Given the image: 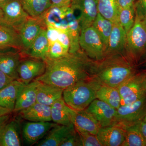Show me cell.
<instances>
[{
	"label": "cell",
	"mask_w": 146,
	"mask_h": 146,
	"mask_svg": "<svg viewBox=\"0 0 146 146\" xmlns=\"http://www.w3.org/2000/svg\"><path fill=\"white\" fill-rule=\"evenodd\" d=\"M46 71L36 80L63 90L91 77L94 60L81 49L54 60H46Z\"/></svg>",
	"instance_id": "obj_1"
},
{
	"label": "cell",
	"mask_w": 146,
	"mask_h": 146,
	"mask_svg": "<svg viewBox=\"0 0 146 146\" xmlns=\"http://www.w3.org/2000/svg\"><path fill=\"white\" fill-rule=\"evenodd\" d=\"M137 72V66L125 55L115 54L94 61L91 77L101 85L118 88Z\"/></svg>",
	"instance_id": "obj_2"
},
{
	"label": "cell",
	"mask_w": 146,
	"mask_h": 146,
	"mask_svg": "<svg viewBox=\"0 0 146 146\" xmlns=\"http://www.w3.org/2000/svg\"><path fill=\"white\" fill-rule=\"evenodd\" d=\"M100 86L91 77L80 80L64 89L63 99L72 109L78 110L86 109L97 99V91Z\"/></svg>",
	"instance_id": "obj_3"
},
{
	"label": "cell",
	"mask_w": 146,
	"mask_h": 146,
	"mask_svg": "<svg viewBox=\"0 0 146 146\" xmlns=\"http://www.w3.org/2000/svg\"><path fill=\"white\" fill-rule=\"evenodd\" d=\"M125 55L137 66L146 56V25L136 16L135 23L127 35Z\"/></svg>",
	"instance_id": "obj_4"
},
{
	"label": "cell",
	"mask_w": 146,
	"mask_h": 146,
	"mask_svg": "<svg viewBox=\"0 0 146 146\" xmlns=\"http://www.w3.org/2000/svg\"><path fill=\"white\" fill-rule=\"evenodd\" d=\"M146 114V95L133 103L116 110L114 125L127 127L142 121Z\"/></svg>",
	"instance_id": "obj_5"
},
{
	"label": "cell",
	"mask_w": 146,
	"mask_h": 146,
	"mask_svg": "<svg viewBox=\"0 0 146 146\" xmlns=\"http://www.w3.org/2000/svg\"><path fill=\"white\" fill-rule=\"evenodd\" d=\"M145 71L138 72L118 87L121 98V105L130 104L146 95Z\"/></svg>",
	"instance_id": "obj_6"
},
{
	"label": "cell",
	"mask_w": 146,
	"mask_h": 146,
	"mask_svg": "<svg viewBox=\"0 0 146 146\" xmlns=\"http://www.w3.org/2000/svg\"><path fill=\"white\" fill-rule=\"evenodd\" d=\"M3 17L0 22L14 28L19 32L30 17L20 0H4L0 2Z\"/></svg>",
	"instance_id": "obj_7"
},
{
	"label": "cell",
	"mask_w": 146,
	"mask_h": 146,
	"mask_svg": "<svg viewBox=\"0 0 146 146\" xmlns=\"http://www.w3.org/2000/svg\"><path fill=\"white\" fill-rule=\"evenodd\" d=\"M79 44L80 49L92 60L99 61L104 58V46L93 27L81 31Z\"/></svg>",
	"instance_id": "obj_8"
},
{
	"label": "cell",
	"mask_w": 146,
	"mask_h": 146,
	"mask_svg": "<svg viewBox=\"0 0 146 146\" xmlns=\"http://www.w3.org/2000/svg\"><path fill=\"white\" fill-rule=\"evenodd\" d=\"M70 7L81 31L92 26L98 13L96 0H71Z\"/></svg>",
	"instance_id": "obj_9"
},
{
	"label": "cell",
	"mask_w": 146,
	"mask_h": 146,
	"mask_svg": "<svg viewBox=\"0 0 146 146\" xmlns=\"http://www.w3.org/2000/svg\"><path fill=\"white\" fill-rule=\"evenodd\" d=\"M46 69L44 60L29 57L22 58L18 68L19 80L27 84L42 75Z\"/></svg>",
	"instance_id": "obj_10"
},
{
	"label": "cell",
	"mask_w": 146,
	"mask_h": 146,
	"mask_svg": "<svg viewBox=\"0 0 146 146\" xmlns=\"http://www.w3.org/2000/svg\"><path fill=\"white\" fill-rule=\"evenodd\" d=\"M68 110L71 122L76 130L96 135L100 126L94 117L86 109L75 110L68 106Z\"/></svg>",
	"instance_id": "obj_11"
},
{
	"label": "cell",
	"mask_w": 146,
	"mask_h": 146,
	"mask_svg": "<svg viewBox=\"0 0 146 146\" xmlns=\"http://www.w3.org/2000/svg\"><path fill=\"white\" fill-rule=\"evenodd\" d=\"M86 110L96 120L101 127L114 125L117 109L104 102L96 99Z\"/></svg>",
	"instance_id": "obj_12"
},
{
	"label": "cell",
	"mask_w": 146,
	"mask_h": 146,
	"mask_svg": "<svg viewBox=\"0 0 146 146\" xmlns=\"http://www.w3.org/2000/svg\"><path fill=\"white\" fill-rule=\"evenodd\" d=\"M57 125L51 121H29L25 123L22 130L24 141L28 145H33L37 143L52 127Z\"/></svg>",
	"instance_id": "obj_13"
},
{
	"label": "cell",
	"mask_w": 146,
	"mask_h": 146,
	"mask_svg": "<svg viewBox=\"0 0 146 146\" xmlns=\"http://www.w3.org/2000/svg\"><path fill=\"white\" fill-rule=\"evenodd\" d=\"M44 27H46V26L40 16H30L18 32L23 46L21 53L23 54L29 49Z\"/></svg>",
	"instance_id": "obj_14"
},
{
	"label": "cell",
	"mask_w": 146,
	"mask_h": 146,
	"mask_svg": "<svg viewBox=\"0 0 146 146\" xmlns=\"http://www.w3.org/2000/svg\"><path fill=\"white\" fill-rule=\"evenodd\" d=\"M127 33L119 23L113 24L112 32L104 52V57L113 55H125Z\"/></svg>",
	"instance_id": "obj_15"
},
{
	"label": "cell",
	"mask_w": 146,
	"mask_h": 146,
	"mask_svg": "<svg viewBox=\"0 0 146 146\" xmlns=\"http://www.w3.org/2000/svg\"><path fill=\"white\" fill-rule=\"evenodd\" d=\"M125 134V127L113 125L100 128L96 136L102 146H122Z\"/></svg>",
	"instance_id": "obj_16"
},
{
	"label": "cell",
	"mask_w": 146,
	"mask_h": 146,
	"mask_svg": "<svg viewBox=\"0 0 146 146\" xmlns=\"http://www.w3.org/2000/svg\"><path fill=\"white\" fill-rule=\"evenodd\" d=\"M40 81L35 80L27 84H23L18 91L13 112H19L36 102L37 87Z\"/></svg>",
	"instance_id": "obj_17"
},
{
	"label": "cell",
	"mask_w": 146,
	"mask_h": 146,
	"mask_svg": "<svg viewBox=\"0 0 146 146\" xmlns=\"http://www.w3.org/2000/svg\"><path fill=\"white\" fill-rule=\"evenodd\" d=\"M0 50V70L14 80H19L18 70L22 58L19 50Z\"/></svg>",
	"instance_id": "obj_18"
},
{
	"label": "cell",
	"mask_w": 146,
	"mask_h": 146,
	"mask_svg": "<svg viewBox=\"0 0 146 146\" xmlns=\"http://www.w3.org/2000/svg\"><path fill=\"white\" fill-rule=\"evenodd\" d=\"M70 7H63L52 5L40 17L46 26L53 27L59 30L67 32L68 23L66 13Z\"/></svg>",
	"instance_id": "obj_19"
},
{
	"label": "cell",
	"mask_w": 146,
	"mask_h": 146,
	"mask_svg": "<svg viewBox=\"0 0 146 146\" xmlns=\"http://www.w3.org/2000/svg\"><path fill=\"white\" fill-rule=\"evenodd\" d=\"M75 130L73 123L66 125H57L49 131L44 139L36 143V146H60V144Z\"/></svg>",
	"instance_id": "obj_20"
},
{
	"label": "cell",
	"mask_w": 146,
	"mask_h": 146,
	"mask_svg": "<svg viewBox=\"0 0 146 146\" xmlns=\"http://www.w3.org/2000/svg\"><path fill=\"white\" fill-rule=\"evenodd\" d=\"M15 49L22 52L23 44L18 32L13 27L0 22V50Z\"/></svg>",
	"instance_id": "obj_21"
},
{
	"label": "cell",
	"mask_w": 146,
	"mask_h": 146,
	"mask_svg": "<svg viewBox=\"0 0 146 146\" xmlns=\"http://www.w3.org/2000/svg\"><path fill=\"white\" fill-rule=\"evenodd\" d=\"M20 121L10 120L0 130V146H21L22 139Z\"/></svg>",
	"instance_id": "obj_22"
},
{
	"label": "cell",
	"mask_w": 146,
	"mask_h": 146,
	"mask_svg": "<svg viewBox=\"0 0 146 146\" xmlns=\"http://www.w3.org/2000/svg\"><path fill=\"white\" fill-rule=\"evenodd\" d=\"M24 119L31 122L52 121L50 106L36 102L32 106L19 112Z\"/></svg>",
	"instance_id": "obj_23"
},
{
	"label": "cell",
	"mask_w": 146,
	"mask_h": 146,
	"mask_svg": "<svg viewBox=\"0 0 146 146\" xmlns=\"http://www.w3.org/2000/svg\"><path fill=\"white\" fill-rule=\"evenodd\" d=\"M49 48V43L47 38L46 27H44L29 49L23 54L27 55V57L45 60L46 58Z\"/></svg>",
	"instance_id": "obj_24"
},
{
	"label": "cell",
	"mask_w": 146,
	"mask_h": 146,
	"mask_svg": "<svg viewBox=\"0 0 146 146\" xmlns=\"http://www.w3.org/2000/svg\"><path fill=\"white\" fill-rule=\"evenodd\" d=\"M63 89L40 82L37 87L36 102L50 106L63 97Z\"/></svg>",
	"instance_id": "obj_25"
},
{
	"label": "cell",
	"mask_w": 146,
	"mask_h": 146,
	"mask_svg": "<svg viewBox=\"0 0 146 146\" xmlns=\"http://www.w3.org/2000/svg\"><path fill=\"white\" fill-rule=\"evenodd\" d=\"M66 19L68 23L67 33L70 44L69 52L73 53L81 50L79 44L81 29L78 21L70 7L66 13Z\"/></svg>",
	"instance_id": "obj_26"
},
{
	"label": "cell",
	"mask_w": 146,
	"mask_h": 146,
	"mask_svg": "<svg viewBox=\"0 0 146 146\" xmlns=\"http://www.w3.org/2000/svg\"><path fill=\"white\" fill-rule=\"evenodd\" d=\"M23 84L20 80H15L0 91V106L13 112L18 91Z\"/></svg>",
	"instance_id": "obj_27"
},
{
	"label": "cell",
	"mask_w": 146,
	"mask_h": 146,
	"mask_svg": "<svg viewBox=\"0 0 146 146\" xmlns=\"http://www.w3.org/2000/svg\"><path fill=\"white\" fill-rule=\"evenodd\" d=\"M68 107L63 97L55 102L50 106L52 121L60 125H69L72 123L68 112Z\"/></svg>",
	"instance_id": "obj_28"
},
{
	"label": "cell",
	"mask_w": 146,
	"mask_h": 146,
	"mask_svg": "<svg viewBox=\"0 0 146 146\" xmlns=\"http://www.w3.org/2000/svg\"><path fill=\"white\" fill-rule=\"evenodd\" d=\"M96 98L118 109L121 106V98L118 88L102 85L97 91Z\"/></svg>",
	"instance_id": "obj_29"
},
{
	"label": "cell",
	"mask_w": 146,
	"mask_h": 146,
	"mask_svg": "<svg viewBox=\"0 0 146 146\" xmlns=\"http://www.w3.org/2000/svg\"><path fill=\"white\" fill-rule=\"evenodd\" d=\"M98 12L113 24L119 23L120 7L117 0H96Z\"/></svg>",
	"instance_id": "obj_30"
},
{
	"label": "cell",
	"mask_w": 146,
	"mask_h": 146,
	"mask_svg": "<svg viewBox=\"0 0 146 146\" xmlns=\"http://www.w3.org/2000/svg\"><path fill=\"white\" fill-rule=\"evenodd\" d=\"M29 16L38 17L43 15L52 6L50 0H20Z\"/></svg>",
	"instance_id": "obj_31"
},
{
	"label": "cell",
	"mask_w": 146,
	"mask_h": 146,
	"mask_svg": "<svg viewBox=\"0 0 146 146\" xmlns=\"http://www.w3.org/2000/svg\"><path fill=\"white\" fill-rule=\"evenodd\" d=\"M113 23L111 21L106 19L98 13L92 26L96 30L101 39L104 46V52L107 46L110 36L112 32Z\"/></svg>",
	"instance_id": "obj_32"
},
{
	"label": "cell",
	"mask_w": 146,
	"mask_h": 146,
	"mask_svg": "<svg viewBox=\"0 0 146 146\" xmlns=\"http://www.w3.org/2000/svg\"><path fill=\"white\" fill-rule=\"evenodd\" d=\"M122 146H146V142L138 123L126 127L125 139Z\"/></svg>",
	"instance_id": "obj_33"
},
{
	"label": "cell",
	"mask_w": 146,
	"mask_h": 146,
	"mask_svg": "<svg viewBox=\"0 0 146 146\" xmlns=\"http://www.w3.org/2000/svg\"><path fill=\"white\" fill-rule=\"evenodd\" d=\"M136 13L134 5L126 8H120L118 21L127 35L135 23Z\"/></svg>",
	"instance_id": "obj_34"
},
{
	"label": "cell",
	"mask_w": 146,
	"mask_h": 146,
	"mask_svg": "<svg viewBox=\"0 0 146 146\" xmlns=\"http://www.w3.org/2000/svg\"><path fill=\"white\" fill-rule=\"evenodd\" d=\"M69 52V50L65 48L60 42L58 41H56L49 45L46 58L45 60H56L63 57Z\"/></svg>",
	"instance_id": "obj_35"
},
{
	"label": "cell",
	"mask_w": 146,
	"mask_h": 146,
	"mask_svg": "<svg viewBox=\"0 0 146 146\" xmlns=\"http://www.w3.org/2000/svg\"><path fill=\"white\" fill-rule=\"evenodd\" d=\"M77 131L79 136L80 146H102L96 135L89 132Z\"/></svg>",
	"instance_id": "obj_36"
},
{
	"label": "cell",
	"mask_w": 146,
	"mask_h": 146,
	"mask_svg": "<svg viewBox=\"0 0 146 146\" xmlns=\"http://www.w3.org/2000/svg\"><path fill=\"white\" fill-rule=\"evenodd\" d=\"M134 7L136 17L144 20L146 16V0H137Z\"/></svg>",
	"instance_id": "obj_37"
},
{
	"label": "cell",
	"mask_w": 146,
	"mask_h": 146,
	"mask_svg": "<svg viewBox=\"0 0 146 146\" xmlns=\"http://www.w3.org/2000/svg\"><path fill=\"white\" fill-rule=\"evenodd\" d=\"M60 146H80L79 136L76 129L60 144Z\"/></svg>",
	"instance_id": "obj_38"
},
{
	"label": "cell",
	"mask_w": 146,
	"mask_h": 146,
	"mask_svg": "<svg viewBox=\"0 0 146 146\" xmlns=\"http://www.w3.org/2000/svg\"><path fill=\"white\" fill-rule=\"evenodd\" d=\"M60 32V30L53 27H46L47 36L49 45L58 40Z\"/></svg>",
	"instance_id": "obj_39"
},
{
	"label": "cell",
	"mask_w": 146,
	"mask_h": 146,
	"mask_svg": "<svg viewBox=\"0 0 146 146\" xmlns=\"http://www.w3.org/2000/svg\"><path fill=\"white\" fill-rule=\"evenodd\" d=\"M58 41L65 48L69 50L70 48V40L67 32L60 31Z\"/></svg>",
	"instance_id": "obj_40"
},
{
	"label": "cell",
	"mask_w": 146,
	"mask_h": 146,
	"mask_svg": "<svg viewBox=\"0 0 146 146\" xmlns=\"http://www.w3.org/2000/svg\"><path fill=\"white\" fill-rule=\"evenodd\" d=\"M15 80L0 70V91L2 90Z\"/></svg>",
	"instance_id": "obj_41"
},
{
	"label": "cell",
	"mask_w": 146,
	"mask_h": 146,
	"mask_svg": "<svg viewBox=\"0 0 146 146\" xmlns=\"http://www.w3.org/2000/svg\"><path fill=\"white\" fill-rule=\"evenodd\" d=\"M50 1L52 6L63 7L70 6L71 0H50Z\"/></svg>",
	"instance_id": "obj_42"
},
{
	"label": "cell",
	"mask_w": 146,
	"mask_h": 146,
	"mask_svg": "<svg viewBox=\"0 0 146 146\" xmlns=\"http://www.w3.org/2000/svg\"><path fill=\"white\" fill-rule=\"evenodd\" d=\"M137 0H117L120 8L129 7L134 5Z\"/></svg>",
	"instance_id": "obj_43"
},
{
	"label": "cell",
	"mask_w": 146,
	"mask_h": 146,
	"mask_svg": "<svg viewBox=\"0 0 146 146\" xmlns=\"http://www.w3.org/2000/svg\"><path fill=\"white\" fill-rule=\"evenodd\" d=\"M10 114L0 116V130L10 120Z\"/></svg>",
	"instance_id": "obj_44"
},
{
	"label": "cell",
	"mask_w": 146,
	"mask_h": 146,
	"mask_svg": "<svg viewBox=\"0 0 146 146\" xmlns=\"http://www.w3.org/2000/svg\"><path fill=\"white\" fill-rule=\"evenodd\" d=\"M137 123L146 142V121L142 120Z\"/></svg>",
	"instance_id": "obj_45"
},
{
	"label": "cell",
	"mask_w": 146,
	"mask_h": 146,
	"mask_svg": "<svg viewBox=\"0 0 146 146\" xmlns=\"http://www.w3.org/2000/svg\"><path fill=\"white\" fill-rule=\"evenodd\" d=\"M11 112H12L9 110L0 106V116L9 115L10 114Z\"/></svg>",
	"instance_id": "obj_46"
},
{
	"label": "cell",
	"mask_w": 146,
	"mask_h": 146,
	"mask_svg": "<svg viewBox=\"0 0 146 146\" xmlns=\"http://www.w3.org/2000/svg\"><path fill=\"white\" fill-rule=\"evenodd\" d=\"M141 64L143 65V67H145V68H146V56L145 57V58H144V60H143L142 63H141ZM141 64H140V65H141Z\"/></svg>",
	"instance_id": "obj_47"
},
{
	"label": "cell",
	"mask_w": 146,
	"mask_h": 146,
	"mask_svg": "<svg viewBox=\"0 0 146 146\" xmlns=\"http://www.w3.org/2000/svg\"><path fill=\"white\" fill-rule=\"evenodd\" d=\"M145 71V77H144V82H145V89L146 92V71Z\"/></svg>",
	"instance_id": "obj_48"
},
{
	"label": "cell",
	"mask_w": 146,
	"mask_h": 146,
	"mask_svg": "<svg viewBox=\"0 0 146 146\" xmlns=\"http://www.w3.org/2000/svg\"><path fill=\"white\" fill-rule=\"evenodd\" d=\"M3 11L1 8H0V21L1 20L3 17Z\"/></svg>",
	"instance_id": "obj_49"
},
{
	"label": "cell",
	"mask_w": 146,
	"mask_h": 146,
	"mask_svg": "<svg viewBox=\"0 0 146 146\" xmlns=\"http://www.w3.org/2000/svg\"><path fill=\"white\" fill-rule=\"evenodd\" d=\"M142 121H146V115H145V117L143 118V119Z\"/></svg>",
	"instance_id": "obj_50"
},
{
	"label": "cell",
	"mask_w": 146,
	"mask_h": 146,
	"mask_svg": "<svg viewBox=\"0 0 146 146\" xmlns=\"http://www.w3.org/2000/svg\"><path fill=\"white\" fill-rule=\"evenodd\" d=\"M144 22H145V24L146 25V16L145 17V19H144Z\"/></svg>",
	"instance_id": "obj_51"
},
{
	"label": "cell",
	"mask_w": 146,
	"mask_h": 146,
	"mask_svg": "<svg viewBox=\"0 0 146 146\" xmlns=\"http://www.w3.org/2000/svg\"><path fill=\"white\" fill-rule=\"evenodd\" d=\"M4 1V0H0V2L1 1Z\"/></svg>",
	"instance_id": "obj_52"
}]
</instances>
